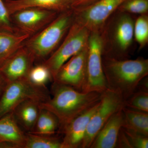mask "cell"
<instances>
[{
    "mask_svg": "<svg viewBox=\"0 0 148 148\" xmlns=\"http://www.w3.org/2000/svg\"><path fill=\"white\" fill-rule=\"evenodd\" d=\"M0 31L18 32L14 26L10 14L3 0H0Z\"/></svg>",
    "mask_w": 148,
    "mask_h": 148,
    "instance_id": "cell-27",
    "label": "cell"
},
{
    "mask_svg": "<svg viewBox=\"0 0 148 148\" xmlns=\"http://www.w3.org/2000/svg\"><path fill=\"white\" fill-rule=\"evenodd\" d=\"M98 0H71V9L81 8L91 4Z\"/></svg>",
    "mask_w": 148,
    "mask_h": 148,
    "instance_id": "cell-28",
    "label": "cell"
},
{
    "mask_svg": "<svg viewBox=\"0 0 148 148\" xmlns=\"http://www.w3.org/2000/svg\"><path fill=\"white\" fill-rule=\"evenodd\" d=\"M26 138L12 113L0 118V148H24Z\"/></svg>",
    "mask_w": 148,
    "mask_h": 148,
    "instance_id": "cell-14",
    "label": "cell"
},
{
    "mask_svg": "<svg viewBox=\"0 0 148 148\" xmlns=\"http://www.w3.org/2000/svg\"><path fill=\"white\" fill-rule=\"evenodd\" d=\"M102 65L108 89L118 93L124 101L135 92L148 75V60L117 59L103 56Z\"/></svg>",
    "mask_w": 148,
    "mask_h": 148,
    "instance_id": "cell-2",
    "label": "cell"
},
{
    "mask_svg": "<svg viewBox=\"0 0 148 148\" xmlns=\"http://www.w3.org/2000/svg\"><path fill=\"white\" fill-rule=\"evenodd\" d=\"M58 119L51 112L41 108L34 128L31 133L37 135H54L59 129Z\"/></svg>",
    "mask_w": 148,
    "mask_h": 148,
    "instance_id": "cell-20",
    "label": "cell"
},
{
    "mask_svg": "<svg viewBox=\"0 0 148 148\" xmlns=\"http://www.w3.org/2000/svg\"><path fill=\"white\" fill-rule=\"evenodd\" d=\"M24 148H63L62 138L52 135L27 132Z\"/></svg>",
    "mask_w": 148,
    "mask_h": 148,
    "instance_id": "cell-22",
    "label": "cell"
},
{
    "mask_svg": "<svg viewBox=\"0 0 148 148\" xmlns=\"http://www.w3.org/2000/svg\"><path fill=\"white\" fill-rule=\"evenodd\" d=\"M7 84V83L5 81L0 75V98Z\"/></svg>",
    "mask_w": 148,
    "mask_h": 148,
    "instance_id": "cell-29",
    "label": "cell"
},
{
    "mask_svg": "<svg viewBox=\"0 0 148 148\" xmlns=\"http://www.w3.org/2000/svg\"><path fill=\"white\" fill-rule=\"evenodd\" d=\"M103 48L101 32H90L88 41L87 83L84 92L103 93L108 89L102 65Z\"/></svg>",
    "mask_w": 148,
    "mask_h": 148,
    "instance_id": "cell-8",
    "label": "cell"
},
{
    "mask_svg": "<svg viewBox=\"0 0 148 148\" xmlns=\"http://www.w3.org/2000/svg\"><path fill=\"white\" fill-rule=\"evenodd\" d=\"M100 101L72 120L61 130L59 132L63 134V148H81L88 125L92 114L98 108Z\"/></svg>",
    "mask_w": 148,
    "mask_h": 148,
    "instance_id": "cell-13",
    "label": "cell"
},
{
    "mask_svg": "<svg viewBox=\"0 0 148 148\" xmlns=\"http://www.w3.org/2000/svg\"><path fill=\"white\" fill-rule=\"evenodd\" d=\"M30 36L18 32L0 31V64L24 45Z\"/></svg>",
    "mask_w": 148,
    "mask_h": 148,
    "instance_id": "cell-19",
    "label": "cell"
},
{
    "mask_svg": "<svg viewBox=\"0 0 148 148\" xmlns=\"http://www.w3.org/2000/svg\"><path fill=\"white\" fill-rule=\"evenodd\" d=\"M117 11L119 14L112 25L111 39L109 40L113 48L103 56L117 59H127V54L134 39L135 21L129 14Z\"/></svg>",
    "mask_w": 148,
    "mask_h": 148,
    "instance_id": "cell-10",
    "label": "cell"
},
{
    "mask_svg": "<svg viewBox=\"0 0 148 148\" xmlns=\"http://www.w3.org/2000/svg\"><path fill=\"white\" fill-rule=\"evenodd\" d=\"M102 93L83 92L68 86L53 83L52 97L40 103V106L41 108L51 112L58 119L59 132L72 120L101 101Z\"/></svg>",
    "mask_w": 148,
    "mask_h": 148,
    "instance_id": "cell-1",
    "label": "cell"
},
{
    "mask_svg": "<svg viewBox=\"0 0 148 148\" xmlns=\"http://www.w3.org/2000/svg\"><path fill=\"white\" fill-rule=\"evenodd\" d=\"M59 13L49 10L33 8L17 11L10 16L17 32L31 36L47 26Z\"/></svg>",
    "mask_w": 148,
    "mask_h": 148,
    "instance_id": "cell-11",
    "label": "cell"
},
{
    "mask_svg": "<svg viewBox=\"0 0 148 148\" xmlns=\"http://www.w3.org/2000/svg\"><path fill=\"white\" fill-rule=\"evenodd\" d=\"M88 52V45L59 68L53 77V83L84 92L87 83Z\"/></svg>",
    "mask_w": 148,
    "mask_h": 148,
    "instance_id": "cell-9",
    "label": "cell"
},
{
    "mask_svg": "<svg viewBox=\"0 0 148 148\" xmlns=\"http://www.w3.org/2000/svg\"><path fill=\"white\" fill-rule=\"evenodd\" d=\"M117 11L129 14H146L148 12V0H125Z\"/></svg>",
    "mask_w": 148,
    "mask_h": 148,
    "instance_id": "cell-26",
    "label": "cell"
},
{
    "mask_svg": "<svg viewBox=\"0 0 148 148\" xmlns=\"http://www.w3.org/2000/svg\"><path fill=\"white\" fill-rule=\"evenodd\" d=\"M116 147L148 148V136L121 127L118 137Z\"/></svg>",
    "mask_w": 148,
    "mask_h": 148,
    "instance_id": "cell-21",
    "label": "cell"
},
{
    "mask_svg": "<svg viewBox=\"0 0 148 148\" xmlns=\"http://www.w3.org/2000/svg\"><path fill=\"white\" fill-rule=\"evenodd\" d=\"M28 79L35 85L42 87H45L50 81H53L52 75L49 69L42 63L32 67L28 75Z\"/></svg>",
    "mask_w": 148,
    "mask_h": 148,
    "instance_id": "cell-23",
    "label": "cell"
},
{
    "mask_svg": "<svg viewBox=\"0 0 148 148\" xmlns=\"http://www.w3.org/2000/svg\"><path fill=\"white\" fill-rule=\"evenodd\" d=\"M90 34L88 29L74 20L58 47L41 62L49 69L52 77L64 63L87 46Z\"/></svg>",
    "mask_w": 148,
    "mask_h": 148,
    "instance_id": "cell-4",
    "label": "cell"
},
{
    "mask_svg": "<svg viewBox=\"0 0 148 148\" xmlns=\"http://www.w3.org/2000/svg\"><path fill=\"white\" fill-rule=\"evenodd\" d=\"M74 21L72 9L61 12L47 26L30 36L24 45L35 61H42L50 56L64 40Z\"/></svg>",
    "mask_w": 148,
    "mask_h": 148,
    "instance_id": "cell-3",
    "label": "cell"
},
{
    "mask_svg": "<svg viewBox=\"0 0 148 148\" xmlns=\"http://www.w3.org/2000/svg\"><path fill=\"white\" fill-rule=\"evenodd\" d=\"M124 107V100L117 92L107 89L102 93L98 108L90 119L81 148H90L95 136L114 114Z\"/></svg>",
    "mask_w": 148,
    "mask_h": 148,
    "instance_id": "cell-6",
    "label": "cell"
},
{
    "mask_svg": "<svg viewBox=\"0 0 148 148\" xmlns=\"http://www.w3.org/2000/svg\"><path fill=\"white\" fill-rule=\"evenodd\" d=\"M122 127L148 136V113L123 107Z\"/></svg>",
    "mask_w": 148,
    "mask_h": 148,
    "instance_id": "cell-18",
    "label": "cell"
},
{
    "mask_svg": "<svg viewBox=\"0 0 148 148\" xmlns=\"http://www.w3.org/2000/svg\"><path fill=\"white\" fill-rule=\"evenodd\" d=\"M39 101L29 99L18 105L12 112L19 126L26 132H33L41 110Z\"/></svg>",
    "mask_w": 148,
    "mask_h": 148,
    "instance_id": "cell-16",
    "label": "cell"
},
{
    "mask_svg": "<svg viewBox=\"0 0 148 148\" xmlns=\"http://www.w3.org/2000/svg\"><path fill=\"white\" fill-rule=\"evenodd\" d=\"M124 107L148 113V91L136 89L132 95L125 100Z\"/></svg>",
    "mask_w": 148,
    "mask_h": 148,
    "instance_id": "cell-24",
    "label": "cell"
},
{
    "mask_svg": "<svg viewBox=\"0 0 148 148\" xmlns=\"http://www.w3.org/2000/svg\"><path fill=\"white\" fill-rule=\"evenodd\" d=\"M134 39L139 45V49L144 48L148 42V14H142L135 21Z\"/></svg>",
    "mask_w": 148,
    "mask_h": 148,
    "instance_id": "cell-25",
    "label": "cell"
},
{
    "mask_svg": "<svg viewBox=\"0 0 148 148\" xmlns=\"http://www.w3.org/2000/svg\"><path fill=\"white\" fill-rule=\"evenodd\" d=\"M35 62L34 56L24 45L0 64V75L7 84L28 79Z\"/></svg>",
    "mask_w": 148,
    "mask_h": 148,
    "instance_id": "cell-12",
    "label": "cell"
},
{
    "mask_svg": "<svg viewBox=\"0 0 148 148\" xmlns=\"http://www.w3.org/2000/svg\"><path fill=\"white\" fill-rule=\"evenodd\" d=\"M121 110L114 114L95 136L90 148H114L120 130L122 127Z\"/></svg>",
    "mask_w": 148,
    "mask_h": 148,
    "instance_id": "cell-15",
    "label": "cell"
},
{
    "mask_svg": "<svg viewBox=\"0 0 148 148\" xmlns=\"http://www.w3.org/2000/svg\"><path fill=\"white\" fill-rule=\"evenodd\" d=\"M125 0H98L81 8L73 10L74 20L90 32H101L107 21Z\"/></svg>",
    "mask_w": 148,
    "mask_h": 148,
    "instance_id": "cell-7",
    "label": "cell"
},
{
    "mask_svg": "<svg viewBox=\"0 0 148 148\" xmlns=\"http://www.w3.org/2000/svg\"><path fill=\"white\" fill-rule=\"evenodd\" d=\"M50 97L46 86L35 85L28 79L9 83L0 98V118L11 113L16 106L26 100L32 99L42 103Z\"/></svg>",
    "mask_w": 148,
    "mask_h": 148,
    "instance_id": "cell-5",
    "label": "cell"
},
{
    "mask_svg": "<svg viewBox=\"0 0 148 148\" xmlns=\"http://www.w3.org/2000/svg\"><path fill=\"white\" fill-rule=\"evenodd\" d=\"M10 14L28 8H39L61 12L71 9V0H12L6 3Z\"/></svg>",
    "mask_w": 148,
    "mask_h": 148,
    "instance_id": "cell-17",
    "label": "cell"
}]
</instances>
